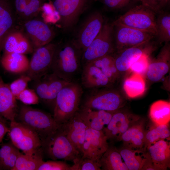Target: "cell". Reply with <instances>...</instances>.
Here are the masks:
<instances>
[{
  "label": "cell",
  "instance_id": "38",
  "mask_svg": "<svg viewBox=\"0 0 170 170\" xmlns=\"http://www.w3.org/2000/svg\"><path fill=\"white\" fill-rule=\"evenodd\" d=\"M150 54H146L142 56L131 65L128 71L139 74L145 77L150 63Z\"/></svg>",
  "mask_w": 170,
  "mask_h": 170
},
{
  "label": "cell",
  "instance_id": "42",
  "mask_svg": "<svg viewBox=\"0 0 170 170\" xmlns=\"http://www.w3.org/2000/svg\"><path fill=\"white\" fill-rule=\"evenodd\" d=\"M135 1L141 2V4L158 13L169 4L170 0H135Z\"/></svg>",
  "mask_w": 170,
  "mask_h": 170
},
{
  "label": "cell",
  "instance_id": "39",
  "mask_svg": "<svg viewBox=\"0 0 170 170\" xmlns=\"http://www.w3.org/2000/svg\"><path fill=\"white\" fill-rule=\"evenodd\" d=\"M16 98L27 105L37 104L39 102V98L35 90L27 88L17 95Z\"/></svg>",
  "mask_w": 170,
  "mask_h": 170
},
{
  "label": "cell",
  "instance_id": "11",
  "mask_svg": "<svg viewBox=\"0 0 170 170\" xmlns=\"http://www.w3.org/2000/svg\"><path fill=\"white\" fill-rule=\"evenodd\" d=\"M34 81V89L39 99L53 109L57 94L68 82L52 72L48 73Z\"/></svg>",
  "mask_w": 170,
  "mask_h": 170
},
{
  "label": "cell",
  "instance_id": "3",
  "mask_svg": "<svg viewBox=\"0 0 170 170\" xmlns=\"http://www.w3.org/2000/svg\"><path fill=\"white\" fill-rule=\"evenodd\" d=\"M43 156L52 160L73 163L82 156L67 137L61 126L41 141Z\"/></svg>",
  "mask_w": 170,
  "mask_h": 170
},
{
  "label": "cell",
  "instance_id": "8",
  "mask_svg": "<svg viewBox=\"0 0 170 170\" xmlns=\"http://www.w3.org/2000/svg\"><path fill=\"white\" fill-rule=\"evenodd\" d=\"M110 88L91 89L81 107L110 112L120 110L124 105L125 100L117 91Z\"/></svg>",
  "mask_w": 170,
  "mask_h": 170
},
{
  "label": "cell",
  "instance_id": "33",
  "mask_svg": "<svg viewBox=\"0 0 170 170\" xmlns=\"http://www.w3.org/2000/svg\"><path fill=\"white\" fill-rule=\"evenodd\" d=\"M13 144H7L0 149V166L2 169L11 170L14 166L20 153Z\"/></svg>",
  "mask_w": 170,
  "mask_h": 170
},
{
  "label": "cell",
  "instance_id": "28",
  "mask_svg": "<svg viewBox=\"0 0 170 170\" xmlns=\"http://www.w3.org/2000/svg\"><path fill=\"white\" fill-rule=\"evenodd\" d=\"M119 151L113 146L109 147L99 159L101 169L104 170H128Z\"/></svg>",
  "mask_w": 170,
  "mask_h": 170
},
{
  "label": "cell",
  "instance_id": "45",
  "mask_svg": "<svg viewBox=\"0 0 170 170\" xmlns=\"http://www.w3.org/2000/svg\"><path fill=\"white\" fill-rule=\"evenodd\" d=\"M29 0H15V6L17 11L23 14Z\"/></svg>",
  "mask_w": 170,
  "mask_h": 170
},
{
  "label": "cell",
  "instance_id": "5",
  "mask_svg": "<svg viewBox=\"0 0 170 170\" xmlns=\"http://www.w3.org/2000/svg\"><path fill=\"white\" fill-rule=\"evenodd\" d=\"M142 4L134 6L112 23L147 32L156 37V14Z\"/></svg>",
  "mask_w": 170,
  "mask_h": 170
},
{
  "label": "cell",
  "instance_id": "16",
  "mask_svg": "<svg viewBox=\"0 0 170 170\" xmlns=\"http://www.w3.org/2000/svg\"><path fill=\"white\" fill-rule=\"evenodd\" d=\"M107 138L103 131L88 127L82 147V156L99 160L109 147Z\"/></svg>",
  "mask_w": 170,
  "mask_h": 170
},
{
  "label": "cell",
  "instance_id": "31",
  "mask_svg": "<svg viewBox=\"0 0 170 170\" xmlns=\"http://www.w3.org/2000/svg\"><path fill=\"white\" fill-rule=\"evenodd\" d=\"M91 62L99 68L113 84L120 77V74L116 67L112 54L104 56Z\"/></svg>",
  "mask_w": 170,
  "mask_h": 170
},
{
  "label": "cell",
  "instance_id": "20",
  "mask_svg": "<svg viewBox=\"0 0 170 170\" xmlns=\"http://www.w3.org/2000/svg\"><path fill=\"white\" fill-rule=\"evenodd\" d=\"M169 139H161L146 148L155 170H166L170 167V145Z\"/></svg>",
  "mask_w": 170,
  "mask_h": 170
},
{
  "label": "cell",
  "instance_id": "30",
  "mask_svg": "<svg viewBox=\"0 0 170 170\" xmlns=\"http://www.w3.org/2000/svg\"><path fill=\"white\" fill-rule=\"evenodd\" d=\"M123 88L130 98H134L142 96L146 89L145 77L139 74L132 73L124 81Z\"/></svg>",
  "mask_w": 170,
  "mask_h": 170
},
{
  "label": "cell",
  "instance_id": "23",
  "mask_svg": "<svg viewBox=\"0 0 170 170\" xmlns=\"http://www.w3.org/2000/svg\"><path fill=\"white\" fill-rule=\"evenodd\" d=\"M16 99L9 85L0 76V115L10 122L15 121L16 115Z\"/></svg>",
  "mask_w": 170,
  "mask_h": 170
},
{
  "label": "cell",
  "instance_id": "7",
  "mask_svg": "<svg viewBox=\"0 0 170 170\" xmlns=\"http://www.w3.org/2000/svg\"><path fill=\"white\" fill-rule=\"evenodd\" d=\"M115 51L114 26L112 23L105 21L99 34L83 52L82 65L112 54Z\"/></svg>",
  "mask_w": 170,
  "mask_h": 170
},
{
  "label": "cell",
  "instance_id": "46",
  "mask_svg": "<svg viewBox=\"0 0 170 170\" xmlns=\"http://www.w3.org/2000/svg\"><path fill=\"white\" fill-rule=\"evenodd\" d=\"M8 131L9 128L7 127L6 123L0 122V145L5 135Z\"/></svg>",
  "mask_w": 170,
  "mask_h": 170
},
{
  "label": "cell",
  "instance_id": "48",
  "mask_svg": "<svg viewBox=\"0 0 170 170\" xmlns=\"http://www.w3.org/2000/svg\"><path fill=\"white\" fill-rule=\"evenodd\" d=\"M1 169H2L1 167L0 166V170H1Z\"/></svg>",
  "mask_w": 170,
  "mask_h": 170
},
{
  "label": "cell",
  "instance_id": "21",
  "mask_svg": "<svg viewBox=\"0 0 170 170\" xmlns=\"http://www.w3.org/2000/svg\"><path fill=\"white\" fill-rule=\"evenodd\" d=\"M81 75L82 86L90 89L111 87L113 84L92 62L83 65Z\"/></svg>",
  "mask_w": 170,
  "mask_h": 170
},
{
  "label": "cell",
  "instance_id": "14",
  "mask_svg": "<svg viewBox=\"0 0 170 170\" xmlns=\"http://www.w3.org/2000/svg\"><path fill=\"white\" fill-rule=\"evenodd\" d=\"M155 48L152 40L125 49L114 56L116 67L121 75L128 71L131 65L142 56L150 54Z\"/></svg>",
  "mask_w": 170,
  "mask_h": 170
},
{
  "label": "cell",
  "instance_id": "9",
  "mask_svg": "<svg viewBox=\"0 0 170 170\" xmlns=\"http://www.w3.org/2000/svg\"><path fill=\"white\" fill-rule=\"evenodd\" d=\"M57 45L49 43L35 49L26 71L31 80L36 81L49 72Z\"/></svg>",
  "mask_w": 170,
  "mask_h": 170
},
{
  "label": "cell",
  "instance_id": "41",
  "mask_svg": "<svg viewBox=\"0 0 170 170\" xmlns=\"http://www.w3.org/2000/svg\"><path fill=\"white\" fill-rule=\"evenodd\" d=\"M71 166L65 161L52 160L44 161L37 170H70Z\"/></svg>",
  "mask_w": 170,
  "mask_h": 170
},
{
  "label": "cell",
  "instance_id": "35",
  "mask_svg": "<svg viewBox=\"0 0 170 170\" xmlns=\"http://www.w3.org/2000/svg\"><path fill=\"white\" fill-rule=\"evenodd\" d=\"M170 131L169 124L155 125L145 131L144 141V149L151 144L161 139H169Z\"/></svg>",
  "mask_w": 170,
  "mask_h": 170
},
{
  "label": "cell",
  "instance_id": "13",
  "mask_svg": "<svg viewBox=\"0 0 170 170\" xmlns=\"http://www.w3.org/2000/svg\"><path fill=\"white\" fill-rule=\"evenodd\" d=\"M104 22L103 16L100 12L92 13L83 24L73 43L83 52L99 34Z\"/></svg>",
  "mask_w": 170,
  "mask_h": 170
},
{
  "label": "cell",
  "instance_id": "37",
  "mask_svg": "<svg viewBox=\"0 0 170 170\" xmlns=\"http://www.w3.org/2000/svg\"><path fill=\"white\" fill-rule=\"evenodd\" d=\"M101 170L99 160L81 156L73 163L70 170Z\"/></svg>",
  "mask_w": 170,
  "mask_h": 170
},
{
  "label": "cell",
  "instance_id": "17",
  "mask_svg": "<svg viewBox=\"0 0 170 170\" xmlns=\"http://www.w3.org/2000/svg\"><path fill=\"white\" fill-rule=\"evenodd\" d=\"M165 42L157 56L150 60L145 77L151 82L160 81L170 69V45Z\"/></svg>",
  "mask_w": 170,
  "mask_h": 170
},
{
  "label": "cell",
  "instance_id": "22",
  "mask_svg": "<svg viewBox=\"0 0 170 170\" xmlns=\"http://www.w3.org/2000/svg\"><path fill=\"white\" fill-rule=\"evenodd\" d=\"M115 111L95 110L82 107L78 111L88 128L98 131H103Z\"/></svg>",
  "mask_w": 170,
  "mask_h": 170
},
{
  "label": "cell",
  "instance_id": "40",
  "mask_svg": "<svg viewBox=\"0 0 170 170\" xmlns=\"http://www.w3.org/2000/svg\"><path fill=\"white\" fill-rule=\"evenodd\" d=\"M31 80L27 75H23L14 81L9 85L10 89L15 97L27 88L28 83Z\"/></svg>",
  "mask_w": 170,
  "mask_h": 170
},
{
  "label": "cell",
  "instance_id": "24",
  "mask_svg": "<svg viewBox=\"0 0 170 170\" xmlns=\"http://www.w3.org/2000/svg\"><path fill=\"white\" fill-rule=\"evenodd\" d=\"M5 53H16L25 54L34 50L29 40L21 32L14 31L8 35L3 43Z\"/></svg>",
  "mask_w": 170,
  "mask_h": 170
},
{
  "label": "cell",
  "instance_id": "10",
  "mask_svg": "<svg viewBox=\"0 0 170 170\" xmlns=\"http://www.w3.org/2000/svg\"><path fill=\"white\" fill-rule=\"evenodd\" d=\"M113 26L115 51L117 53L150 41L155 37L145 31L120 25Z\"/></svg>",
  "mask_w": 170,
  "mask_h": 170
},
{
  "label": "cell",
  "instance_id": "26",
  "mask_svg": "<svg viewBox=\"0 0 170 170\" xmlns=\"http://www.w3.org/2000/svg\"><path fill=\"white\" fill-rule=\"evenodd\" d=\"M118 151L128 170H142L149 157L144 149L124 146Z\"/></svg>",
  "mask_w": 170,
  "mask_h": 170
},
{
  "label": "cell",
  "instance_id": "29",
  "mask_svg": "<svg viewBox=\"0 0 170 170\" xmlns=\"http://www.w3.org/2000/svg\"><path fill=\"white\" fill-rule=\"evenodd\" d=\"M149 117L155 125L169 124L170 121V103L165 100H159L151 105Z\"/></svg>",
  "mask_w": 170,
  "mask_h": 170
},
{
  "label": "cell",
  "instance_id": "4",
  "mask_svg": "<svg viewBox=\"0 0 170 170\" xmlns=\"http://www.w3.org/2000/svg\"><path fill=\"white\" fill-rule=\"evenodd\" d=\"M18 118L19 122L34 131L41 141L61 125L50 114L26 105L21 106Z\"/></svg>",
  "mask_w": 170,
  "mask_h": 170
},
{
  "label": "cell",
  "instance_id": "43",
  "mask_svg": "<svg viewBox=\"0 0 170 170\" xmlns=\"http://www.w3.org/2000/svg\"><path fill=\"white\" fill-rule=\"evenodd\" d=\"M104 7L110 10L121 9L127 6L135 0H101Z\"/></svg>",
  "mask_w": 170,
  "mask_h": 170
},
{
  "label": "cell",
  "instance_id": "32",
  "mask_svg": "<svg viewBox=\"0 0 170 170\" xmlns=\"http://www.w3.org/2000/svg\"><path fill=\"white\" fill-rule=\"evenodd\" d=\"M13 19L10 8L6 0H0V51L3 48L2 39L11 28Z\"/></svg>",
  "mask_w": 170,
  "mask_h": 170
},
{
  "label": "cell",
  "instance_id": "34",
  "mask_svg": "<svg viewBox=\"0 0 170 170\" xmlns=\"http://www.w3.org/2000/svg\"><path fill=\"white\" fill-rule=\"evenodd\" d=\"M158 14L156 19V37L160 43L168 42L170 41V14L163 11Z\"/></svg>",
  "mask_w": 170,
  "mask_h": 170
},
{
  "label": "cell",
  "instance_id": "2",
  "mask_svg": "<svg viewBox=\"0 0 170 170\" xmlns=\"http://www.w3.org/2000/svg\"><path fill=\"white\" fill-rule=\"evenodd\" d=\"M83 93L82 86L73 80L62 88L57 94L53 109V117L57 123L66 122L78 110Z\"/></svg>",
  "mask_w": 170,
  "mask_h": 170
},
{
  "label": "cell",
  "instance_id": "18",
  "mask_svg": "<svg viewBox=\"0 0 170 170\" xmlns=\"http://www.w3.org/2000/svg\"><path fill=\"white\" fill-rule=\"evenodd\" d=\"M61 127L75 148L82 156V147L88 127L78 111Z\"/></svg>",
  "mask_w": 170,
  "mask_h": 170
},
{
  "label": "cell",
  "instance_id": "1",
  "mask_svg": "<svg viewBox=\"0 0 170 170\" xmlns=\"http://www.w3.org/2000/svg\"><path fill=\"white\" fill-rule=\"evenodd\" d=\"M82 53L73 43L57 45L50 70L67 82L72 81L82 67Z\"/></svg>",
  "mask_w": 170,
  "mask_h": 170
},
{
  "label": "cell",
  "instance_id": "6",
  "mask_svg": "<svg viewBox=\"0 0 170 170\" xmlns=\"http://www.w3.org/2000/svg\"><path fill=\"white\" fill-rule=\"evenodd\" d=\"M8 133L13 144L24 154L43 157L41 140L32 129L14 121L10 122Z\"/></svg>",
  "mask_w": 170,
  "mask_h": 170
},
{
  "label": "cell",
  "instance_id": "36",
  "mask_svg": "<svg viewBox=\"0 0 170 170\" xmlns=\"http://www.w3.org/2000/svg\"><path fill=\"white\" fill-rule=\"evenodd\" d=\"M42 157L33 156L20 153L11 170H37L43 162Z\"/></svg>",
  "mask_w": 170,
  "mask_h": 170
},
{
  "label": "cell",
  "instance_id": "12",
  "mask_svg": "<svg viewBox=\"0 0 170 170\" xmlns=\"http://www.w3.org/2000/svg\"><path fill=\"white\" fill-rule=\"evenodd\" d=\"M90 0H54L53 7L60 17L62 27L70 28L88 5Z\"/></svg>",
  "mask_w": 170,
  "mask_h": 170
},
{
  "label": "cell",
  "instance_id": "44",
  "mask_svg": "<svg viewBox=\"0 0 170 170\" xmlns=\"http://www.w3.org/2000/svg\"><path fill=\"white\" fill-rule=\"evenodd\" d=\"M42 0H29L23 14L28 17L37 13L42 7Z\"/></svg>",
  "mask_w": 170,
  "mask_h": 170
},
{
  "label": "cell",
  "instance_id": "15",
  "mask_svg": "<svg viewBox=\"0 0 170 170\" xmlns=\"http://www.w3.org/2000/svg\"><path fill=\"white\" fill-rule=\"evenodd\" d=\"M140 119L138 116L119 110L114 113L109 122L103 131L108 140L119 141L122 134Z\"/></svg>",
  "mask_w": 170,
  "mask_h": 170
},
{
  "label": "cell",
  "instance_id": "47",
  "mask_svg": "<svg viewBox=\"0 0 170 170\" xmlns=\"http://www.w3.org/2000/svg\"><path fill=\"white\" fill-rule=\"evenodd\" d=\"M0 122L6 123L5 119L0 115Z\"/></svg>",
  "mask_w": 170,
  "mask_h": 170
},
{
  "label": "cell",
  "instance_id": "19",
  "mask_svg": "<svg viewBox=\"0 0 170 170\" xmlns=\"http://www.w3.org/2000/svg\"><path fill=\"white\" fill-rule=\"evenodd\" d=\"M25 27L34 50L49 43L54 37L50 27L40 20H30L26 23Z\"/></svg>",
  "mask_w": 170,
  "mask_h": 170
},
{
  "label": "cell",
  "instance_id": "27",
  "mask_svg": "<svg viewBox=\"0 0 170 170\" xmlns=\"http://www.w3.org/2000/svg\"><path fill=\"white\" fill-rule=\"evenodd\" d=\"M29 62L25 54L16 53H5L1 60L2 65L5 69L16 73L26 72Z\"/></svg>",
  "mask_w": 170,
  "mask_h": 170
},
{
  "label": "cell",
  "instance_id": "25",
  "mask_svg": "<svg viewBox=\"0 0 170 170\" xmlns=\"http://www.w3.org/2000/svg\"><path fill=\"white\" fill-rule=\"evenodd\" d=\"M144 123V120L140 119L122 134L119 141H122L124 146L145 150Z\"/></svg>",
  "mask_w": 170,
  "mask_h": 170
}]
</instances>
